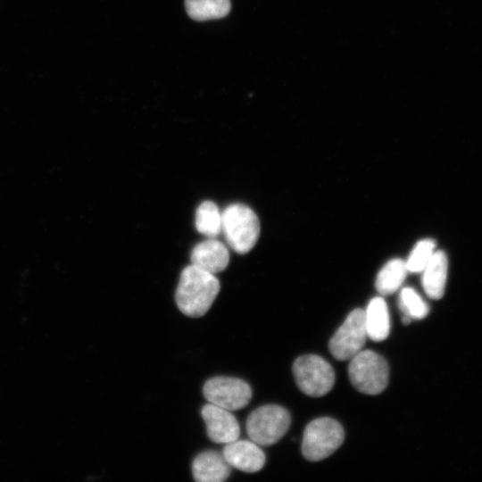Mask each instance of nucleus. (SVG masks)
Instances as JSON below:
<instances>
[{
	"label": "nucleus",
	"mask_w": 482,
	"mask_h": 482,
	"mask_svg": "<svg viewBox=\"0 0 482 482\" xmlns=\"http://www.w3.org/2000/svg\"><path fill=\"white\" fill-rule=\"evenodd\" d=\"M408 270L402 259H393L386 262L378 273L375 287L381 295L395 293L404 281Z\"/></svg>",
	"instance_id": "nucleus-15"
},
{
	"label": "nucleus",
	"mask_w": 482,
	"mask_h": 482,
	"mask_svg": "<svg viewBox=\"0 0 482 482\" xmlns=\"http://www.w3.org/2000/svg\"><path fill=\"white\" fill-rule=\"evenodd\" d=\"M399 308L403 317L420 320L428 313V306L420 295L411 287L403 288L400 293Z\"/></svg>",
	"instance_id": "nucleus-18"
},
{
	"label": "nucleus",
	"mask_w": 482,
	"mask_h": 482,
	"mask_svg": "<svg viewBox=\"0 0 482 482\" xmlns=\"http://www.w3.org/2000/svg\"><path fill=\"white\" fill-rule=\"evenodd\" d=\"M220 288L215 274L190 264L180 273L175 293L177 306L186 316L201 317L211 308Z\"/></svg>",
	"instance_id": "nucleus-1"
},
{
	"label": "nucleus",
	"mask_w": 482,
	"mask_h": 482,
	"mask_svg": "<svg viewBox=\"0 0 482 482\" xmlns=\"http://www.w3.org/2000/svg\"><path fill=\"white\" fill-rule=\"evenodd\" d=\"M187 14L196 21H207L226 16L230 10L229 0H186Z\"/></svg>",
	"instance_id": "nucleus-17"
},
{
	"label": "nucleus",
	"mask_w": 482,
	"mask_h": 482,
	"mask_svg": "<svg viewBox=\"0 0 482 482\" xmlns=\"http://www.w3.org/2000/svg\"><path fill=\"white\" fill-rule=\"evenodd\" d=\"M345 432L334 419L323 417L313 420L304 428L302 453L311 461L331 455L344 442Z\"/></svg>",
	"instance_id": "nucleus-4"
},
{
	"label": "nucleus",
	"mask_w": 482,
	"mask_h": 482,
	"mask_svg": "<svg viewBox=\"0 0 482 482\" xmlns=\"http://www.w3.org/2000/svg\"><path fill=\"white\" fill-rule=\"evenodd\" d=\"M191 264L216 274L224 270L229 262L228 247L214 237L195 245L190 255Z\"/></svg>",
	"instance_id": "nucleus-11"
},
{
	"label": "nucleus",
	"mask_w": 482,
	"mask_h": 482,
	"mask_svg": "<svg viewBox=\"0 0 482 482\" xmlns=\"http://www.w3.org/2000/svg\"><path fill=\"white\" fill-rule=\"evenodd\" d=\"M222 454L230 465L245 472H256L265 463V454L253 441L235 440L226 444Z\"/></svg>",
	"instance_id": "nucleus-10"
},
{
	"label": "nucleus",
	"mask_w": 482,
	"mask_h": 482,
	"mask_svg": "<svg viewBox=\"0 0 482 482\" xmlns=\"http://www.w3.org/2000/svg\"><path fill=\"white\" fill-rule=\"evenodd\" d=\"M289 412L283 407L268 404L253 411L246 420V432L252 441L268 446L277 443L288 430Z\"/></svg>",
	"instance_id": "nucleus-5"
},
{
	"label": "nucleus",
	"mask_w": 482,
	"mask_h": 482,
	"mask_svg": "<svg viewBox=\"0 0 482 482\" xmlns=\"http://www.w3.org/2000/svg\"><path fill=\"white\" fill-rule=\"evenodd\" d=\"M203 394L210 403L229 411H237L248 404L252 389L240 378L219 376L205 382Z\"/></svg>",
	"instance_id": "nucleus-7"
},
{
	"label": "nucleus",
	"mask_w": 482,
	"mask_h": 482,
	"mask_svg": "<svg viewBox=\"0 0 482 482\" xmlns=\"http://www.w3.org/2000/svg\"><path fill=\"white\" fill-rule=\"evenodd\" d=\"M435 242L431 239L420 241L405 262L408 271L421 272L435 253Z\"/></svg>",
	"instance_id": "nucleus-19"
},
{
	"label": "nucleus",
	"mask_w": 482,
	"mask_h": 482,
	"mask_svg": "<svg viewBox=\"0 0 482 482\" xmlns=\"http://www.w3.org/2000/svg\"><path fill=\"white\" fill-rule=\"evenodd\" d=\"M195 224L196 230L208 237H215L221 232V212L217 204L204 201L195 211Z\"/></svg>",
	"instance_id": "nucleus-16"
},
{
	"label": "nucleus",
	"mask_w": 482,
	"mask_h": 482,
	"mask_svg": "<svg viewBox=\"0 0 482 482\" xmlns=\"http://www.w3.org/2000/svg\"><path fill=\"white\" fill-rule=\"evenodd\" d=\"M293 373L299 389L312 397L328 394L335 383L332 366L315 354L298 357L293 364Z\"/></svg>",
	"instance_id": "nucleus-6"
},
{
	"label": "nucleus",
	"mask_w": 482,
	"mask_h": 482,
	"mask_svg": "<svg viewBox=\"0 0 482 482\" xmlns=\"http://www.w3.org/2000/svg\"><path fill=\"white\" fill-rule=\"evenodd\" d=\"M231 471L222 453L208 450L200 453L192 462V473L198 482H222Z\"/></svg>",
	"instance_id": "nucleus-12"
},
{
	"label": "nucleus",
	"mask_w": 482,
	"mask_h": 482,
	"mask_svg": "<svg viewBox=\"0 0 482 482\" xmlns=\"http://www.w3.org/2000/svg\"><path fill=\"white\" fill-rule=\"evenodd\" d=\"M209 438L218 444H228L238 439L240 427L230 411L212 403L205 404L201 411Z\"/></svg>",
	"instance_id": "nucleus-9"
},
{
	"label": "nucleus",
	"mask_w": 482,
	"mask_h": 482,
	"mask_svg": "<svg viewBox=\"0 0 482 482\" xmlns=\"http://www.w3.org/2000/svg\"><path fill=\"white\" fill-rule=\"evenodd\" d=\"M348 375L356 390L366 395H378L388 384V364L380 354L362 350L350 360Z\"/></svg>",
	"instance_id": "nucleus-3"
},
{
	"label": "nucleus",
	"mask_w": 482,
	"mask_h": 482,
	"mask_svg": "<svg viewBox=\"0 0 482 482\" xmlns=\"http://www.w3.org/2000/svg\"><path fill=\"white\" fill-rule=\"evenodd\" d=\"M364 323L368 337L379 342L385 340L390 332L388 308L383 297H374L364 311Z\"/></svg>",
	"instance_id": "nucleus-14"
},
{
	"label": "nucleus",
	"mask_w": 482,
	"mask_h": 482,
	"mask_svg": "<svg viewBox=\"0 0 482 482\" xmlns=\"http://www.w3.org/2000/svg\"><path fill=\"white\" fill-rule=\"evenodd\" d=\"M448 261L443 251H435L429 262L422 270V286L428 297L434 300L444 295Z\"/></svg>",
	"instance_id": "nucleus-13"
},
{
	"label": "nucleus",
	"mask_w": 482,
	"mask_h": 482,
	"mask_svg": "<svg viewBox=\"0 0 482 482\" xmlns=\"http://www.w3.org/2000/svg\"><path fill=\"white\" fill-rule=\"evenodd\" d=\"M367 337L364 311L355 309L331 337L329 351L338 361L351 360L362 350Z\"/></svg>",
	"instance_id": "nucleus-8"
},
{
	"label": "nucleus",
	"mask_w": 482,
	"mask_h": 482,
	"mask_svg": "<svg viewBox=\"0 0 482 482\" xmlns=\"http://www.w3.org/2000/svg\"><path fill=\"white\" fill-rule=\"evenodd\" d=\"M221 232L229 246L240 254L255 245L260 221L255 212L244 204H232L221 212Z\"/></svg>",
	"instance_id": "nucleus-2"
}]
</instances>
